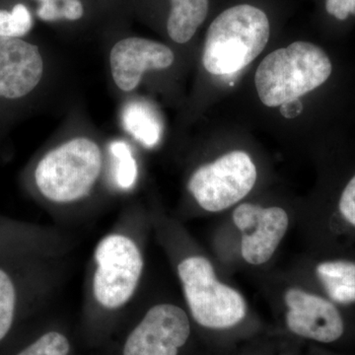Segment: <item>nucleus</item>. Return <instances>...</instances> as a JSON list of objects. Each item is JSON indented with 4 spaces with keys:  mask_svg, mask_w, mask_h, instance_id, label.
I'll return each instance as SVG.
<instances>
[{
    "mask_svg": "<svg viewBox=\"0 0 355 355\" xmlns=\"http://www.w3.org/2000/svg\"><path fill=\"white\" fill-rule=\"evenodd\" d=\"M104 155L97 140L74 135L44 154L35 168V184L49 202L69 205L88 197L101 177Z\"/></svg>",
    "mask_w": 355,
    "mask_h": 355,
    "instance_id": "nucleus-1",
    "label": "nucleus"
},
{
    "mask_svg": "<svg viewBox=\"0 0 355 355\" xmlns=\"http://www.w3.org/2000/svg\"><path fill=\"white\" fill-rule=\"evenodd\" d=\"M268 39L270 22L263 10L249 4L231 7L207 30L203 67L214 76L235 73L265 50Z\"/></svg>",
    "mask_w": 355,
    "mask_h": 355,
    "instance_id": "nucleus-2",
    "label": "nucleus"
},
{
    "mask_svg": "<svg viewBox=\"0 0 355 355\" xmlns=\"http://www.w3.org/2000/svg\"><path fill=\"white\" fill-rule=\"evenodd\" d=\"M331 70V60L320 46L295 42L272 51L261 60L254 84L263 104L282 106L326 83Z\"/></svg>",
    "mask_w": 355,
    "mask_h": 355,
    "instance_id": "nucleus-3",
    "label": "nucleus"
},
{
    "mask_svg": "<svg viewBox=\"0 0 355 355\" xmlns=\"http://www.w3.org/2000/svg\"><path fill=\"white\" fill-rule=\"evenodd\" d=\"M178 273L191 316L198 324L222 330L232 328L244 319L247 311L244 298L218 282L207 258H187L178 266Z\"/></svg>",
    "mask_w": 355,
    "mask_h": 355,
    "instance_id": "nucleus-4",
    "label": "nucleus"
},
{
    "mask_svg": "<svg viewBox=\"0 0 355 355\" xmlns=\"http://www.w3.org/2000/svg\"><path fill=\"white\" fill-rule=\"evenodd\" d=\"M94 256L96 301L106 309L123 307L137 291L144 270L139 248L128 236L110 234L97 245Z\"/></svg>",
    "mask_w": 355,
    "mask_h": 355,
    "instance_id": "nucleus-5",
    "label": "nucleus"
},
{
    "mask_svg": "<svg viewBox=\"0 0 355 355\" xmlns=\"http://www.w3.org/2000/svg\"><path fill=\"white\" fill-rule=\"evenodd\" d=\"M257 181V168L244 151H232L191 175L189 191L203 209L221 211L246 197Z\"/></svg>",
    "mask_w": 355,
    "mask_h": 355,
    "instance_id": "nucleus-6",
    "label": "nucleus"
},
{
    "mask_svg": "<svg viewBox=\"0 0 355 355\" xmlns=\"http://www.w3.org/2000/svg\"><path fill=\"white\" fill-rule=\"evenodd\" d=\"M190 335V320L182 308L173 304L155 305L147 311L128 336L123 354L178 355Z\"/></svg>",
    "mask_w": 355,
    "mask_h": 355,
    "instance_id": "nucleus-7",
    "label": "nucleus"
},
{
    "mask_svg": "<svg viewBox=\"0 0 355 355\" xmlns=\"http://www.w3.org/2000/svg\"><path fill=\"white\" fill-rule=\"evenodd\" d=\"M233 221L242 233L241 253L251 265H263L277 251L289 225L286 211L243 203L235 209Z\"/></svg>",
    "mask_w": 355,
    "mask_h": 355,
    "instance_id": "nucleus-8",
    "label": "nucleus"
},
{
    "mask_svg": "<svg viewBox=\"0 0 355 355\" xmlns=\"http://www.w3.org/2000/svg\"><path fill=\"white\" fill-rule=\"evenodd\" d=\"M174 60L169 46L139 37L116 42L109 57L112 79L123 93H132L139 87L147 72L169 69Z\"/></svg>",
    "mask_w": 355,
    "mask_h": 355,
    "instance_id": "nucleus-9",
    "label": "nucleus"
},
{
    "mask_svg": "<svg viewBox=\"0 0 355 355\" xmlns=\"http://www.w3.org/2000/svg\"><path fill=\"white\" fill-rule=\"evenodd\" d=\"M284 300L288 307L286 324L291 333L321 343H336L343 338L345 321L330 301L297 288L288 289Z\"/></svg>",
    "mask_w": 355,
    "mask_h": 355,
    "instance_id": "nucleus-10",
    "label": "nucleus"
},
{
    "mask_svg": "<svg viewBox=\"0 0 355 355\" xmlns=\"http://www.w3.org/2000/svg\"><path fill=\"white\" fill-rule=\"evenodd\" d=\"M44 73V58L36 44L0 38V99L19 100L31 94Z\"/></svg>",
    "mask_w": 355,
    "mask_h": 355,
    "instance_id": "nucleus-11",
    "label": "nucleus"
},
{
    "mask_svg": "<svg viewBox=\"0 0 355 355\" xmlns=\"http://www.w3.org/2000/svg\"><path fill=\"white\" fill-rule=\"evenodd\" d=\"M209 12V0H171L167 32L177 44H186L205 22Z\"/></svg>",
    "mask_w": 355,
    "mask_h": 355,
    "instance_id": "nucleus-12",
    "label": "nucleus"
},
{
    "mask_svg": "<svg viewBox=\"0 0 355 355\" xmlns=\"http://www.w3.org/2000/svg\"><path fill=\"white\" fill-rule=\"evenodd\" d=\"M121 120L128 135L147 148L155 146L160 140L162 125L155 111L147 103L141 100L128 103Z\"/></svg>",
    "mask_w": 355,
    "mask_h": 355,
    "instance_id": "nucleus-13",
    "label": "nucleus"
},
{
    "mask_svg": "<svg viewBox=\"0 0 355 355\" xmlns=\"http://www.w3.org/2000/svg\"><path fill=\"white\" fill-rule=\"evenodd\" d=\"M317 273L334 301L343 304L355 302V263L326 261L317 266Z\"/></svg>",
    "mask_w": 355,
    "mask_h": 355,
    "instance_id": "nucleus-14",
    "label": "nucleus"
},
{
    "mask_svg": "<svg viewBox=\"0 0 355 355\" xmlns=\"http://www.w3.org/2000/svg\"><path fill=\"white\" fill-rule=\"evenodd\" d=\"M110 153L116 163V184L121 190H130L139 176V166L132 148L123 140H114L110 144Z\"/></svg>",
    "mask_w": 355,
    "mask_h": 355,
    "instance_id": "nucleus-15",
    "label": "nucleus"
},
{
    "mask_svg": "<svg viewBox=\"0 0 355 355\" xmlns=\"http://www.w3.org/2000/svg\"><path fill=\"white\" fill-rule=\"evenodd\" d=\"M32 27V14L24 4H16L11 11L0 9V38H21Z\"/></svg>",
    "mask_w": 355,
    "mask_h": 355,
    "instance_id": "nucleus-16",
    "label": "nucleus"
},
{
    "mask_svg": "<svg viewBox=\"0 0 355 355\" xmlns=\"http://www.w3.org/2000/svg\"><path fill=\"white\" fill-rule=\"evenodd\" d=\"M15 306L16 291L12 280L0 268V342L12 326Z\"/></svg>",
    "mask_w": 355,
    "mask_h": 355,
    "instance_id": "nucleus-17",
    "label": "nucleus"
},
{
    "mask_svg": "<svg viewBox=\"0 0 355 355\" xmlns=\"http://www.w3.org/2000/svg\"><path fill=\"white\" fill-rule=\"evenodd\" d=\"M70 345L67 336L58 331L44 334L17 355H67Z\"/></svg>",
    "mask_w": 355,
    "mask_h": 355,
    "instance_id": "nucleus-18",
    "label": "nucleus"
},
{
    "mask_svg": "<svg viewBox=\"0 0 355 355\" xmlns=\"http://www.w3.org/2000/svg\"><path fill=\"white\" fill-rule=\"evenodd\" d=\"M340 210L345 220L355 226V176L350 180L343 191Z\"/></svg>",
    "mask_w": 355,
    "mask_h": 355,
    "instance_id": "nucleus-19",
    "label": "nucleus"
},
{
    "mask_svg": "<svg viewBox=\"0 0 355 355\" xmlns=\"http://www.w3.org/2000/svg\"><path fill=\"white\" fill-rule=\"evenodd\" d=\"M326 9L336 19L345 20L349 14L355 15V0H326Z\"/></svg>",
    "mask_w": 355,
    "mask_h": 355,
    "instance_id": "nucleus-20",
    "label": "nucleus"
},
{
    "mask_svg": "<svg viewBox=\"0 0 355 355\" xmlns=\"http://www.w3.org/2000/svg\"><path fill=\"white\" fill-rule=\"evenodd\" d=\"M62 1H46L42 2L37 14L40 19L46 22H55L64 19L62 16Z\"/></svg>",
    "mask_w": 355,
    "mask_h": 355,
    "instance_id": "nucleus-21",
    "label": "nucleus"
},
{
    "mask_svg": "<svg viewBox=\"0 0 355 355\" xmlns=\"http://www.w3.org/2000/svg\"><path fill=\"white\" fill-rule=\"evenodd\" d=\"M62 8L65 20L77 21L84 15V6L80 0H62Z\"/></svg>",
    "mask_w": 355,
    "mask_h": 355,
    "instance_id": "nucleus-22",
    "label": "nucleus"
},
{
    "mask_svg": "<svg viewBox=\"0 0 355 355\" xmlns=\"http://www.w3.org/2000/svg\"><path fill=\"white\" fill-rule=\"evenodd\" d=\"M303 105L300 100L295 99L284 103L280 106V113L286 119H293L302 113Z\"/></svg>",
    "mask_w": 355,
    "mask_h": 355,
    "instance_id": "nucleus-23",
    "label": "nucleus"
},
{
    "mask_svg": "<svg viewBox=\"0 0 355 355\" xmlns=\"http://www.w3.org/2000/svg\"><path fill=\"white\" fill-rule=\"evenodd\" d=\"M39 1L42 2H46V1H62V0H39Z\"/></svg>",
    "mask_w": 355,
    "mask_h": 355,
    "instance_id": "nucleus-24",
    "label": "nucleus"
}]
</instances>
